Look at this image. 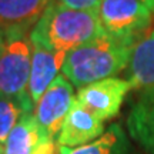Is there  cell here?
I'll use <instances>...</instances> for the list:
<instances>
[{
    "label": "cell",
    "mask_w": 154,
    "mask_h": 154,
    "mask_svg": "<svg viewBox=\"0 0 154 154\" xmlns=\"http://www.w3.org/2000/svg\"><path fill=\"white\" fill-rule=\"evenodd\" d=\"M134 46L136 42L104 33L67 53L61 74L77 88L116 77L128 67Z\"/></svg>",
    "instance_id": "cell-1"
},
{
    "label": "cell",
    "mask_w": 154,
    "mask_h": 154,
    "mask_svg": "<svg viewBox=\"0 0 154 154\" xmlns=\"http://www.w3.org/2000/svg\"><path fill=\"white\" fill-rule=\"evenodd\" d=\"M104 33L97 10H77L53 0L30 32V40L67 54Z\"/></svg>",
    "instance_id": "cell-2"
},
{
    "label": "cell",
    "mask_w": 154,
    "mask_h": 154,
    "mask_svg": "<svg viewBox=\"0 0 154 154\" xmlns=\"http://www.w3.org/2000/svg\"><path fill=\"white\" fill-rule=\"evenodd\" d=\"M33 44L30 34L0 38V94L26 97L32 69Z\"/></svg>",
    "instance_id": "cell-3"
},
{
    "label": "cell",
    "mask_w": 154,
    "mask_h": 154,
    "mask_svg": "<svg viewBox=\"0 0 154 154\" xmlns=\"http://www.w3.org/2000/svg\"><path fill=\"white\" fill-rule=\"evenodd\" d=\"M97 13L109 36L136 43L153 20V11L141 0H100Z\"/></svg>",
    "instance_id": "cell-4"
},
{
    "label": "cell",
    "mask_w": 154,
    "mask_h": 154,
    "mask_svg": "<svg viewBox=\"0 0 154 154\" xmlns=\"http://www.w3.org/2000/svg\"><path fill=\"white\" fill-rule=\"evenodd\" d=\"M74 103V86L63 74H60L34 104V117L50 138H57Z\"/></svg>",
    "instance_id": "cell-5"
},
{
    "label": "cell",
    "mask_w": 154,
    "mask_h": 154,
    "mask_svg": "<svg viewBox=\"0 0 154 154\" xmlns=\"http://www.w3.org/2000/svg\"><path fill=\"white\" fill-rule=\"evenodd\" d=\"M130 90L133 88L127 79L109 77L79 88L76 101L101 121H109L119 114Z\"/></svg>",
    "instance_id": "cell-6"
},
{
    "label": "cell",
    "mask_w": 154,
    "mask_h": 154,
    "mask_svg": "<svg viewBox=\"0 0 154 154\" xmlns=\"http://www.w3.org/2000/svg\"><path fill=\"white\" fill-rule=\"evenodd\" d=\"M57 150V141L43 131L33 111L23 116L3 143V154H54Z\"/></svg>",
    "instance_id": "cell-7"
},
{
    "label": "cell",
    "mask_w": 154,
    "mask_h": 154,
    "mask_svg": "<svg viewBox=\"0 0 154 154\" xmlns=\"http://www.w3.org/2000/svg\"><path fill=\"white\" fill-rule=\"evenodd\" d=\"M53 0H0V38L30 34Z\"/></svg>",
    "instance_id": "cell-8"
},
{
    "label": "cell",
    "mask_w": 154,
    "mask_h": 154,
    "mask_svg": "<svg viewBox=\"0 0 154 154\" xmlns=\"http://www.w3.org/2000/svg\"><path fill=\"white\" fill-rule=\"evenodd\" d=\"M104 131V121L76 101L63 123L56 141L59 147L74 149L93 143L100 136H103Z\"/></svg>",
    "instance_id": "cell-9"
},
{
    "label": "cell",
    "mask_w": 154,
    "mask_h": 154,
    "mask_svg": "<svg viewBox=\"0 0 154 154\" xmlns=\"http://www.w3.org/2000/svg\"><path fill=\"white\" fill-rule=\"evenodd\" d=\"M128 137L146 154H154V87L140 91L126 120Z\"/></svg>",
    "instance_id": "cell-10"
},
{
    "label": "cell",
    "mask_w": 154,
    "mask_h": 154,
    "mask_svg": "<svg viewBox=\"0 0 154 154\" xmlns=\"http://www.w3.org/2000/svg\"><path fill=\"white\" fill-rule=\"evenodd\" d=\"M32 69L29 79V96L34 104L37 103L49 86L61 74V69L66 60V53L53 51L42 44L33 43Z\"/></svg>",
    "instance_id": "cell-11"
},
{
    "label": "cell",
    "mask_w": 154,
    "mask_h": 154,
    "mask_svg": "<svg viewBox=\"0 0 154 154\" xmlns=\"http://www.w3.org/2000/svg\"><path fill=\"white\" fill-rule=\"evenodd\" d=\"M126 70L131 88L143 91L154 87V30L136 43Z\"/></svg>",
    "instance_id": "cell-12"
},
{
    "label": "cell",
    "mask_w": 154,
    "mask_h": 154,
    "mask_svg": "<svg viewBox=\"0 0 154 154\" xmlns=\"http://www.w3.org/2000/svg\"><path fill=\"white\" fill-rule=\"evenodd\" d=\"M59 150L60 154H130V143L124 130L114 123L93 143L74 149L59 147Z\"/></svg>",
    "instance_id": "cell-13"
},
{
    "label": "cell",
    "mask_w": 154,
    "mask_h": 154,
    "mask_svg": "<svg viewBox=\"0 0 154 154\" xmlns=\"http://www.w3.org/2000/svg\"><path fill=\"white\" fill-rule=\"evenodd\" d=\"M34 110V103L30 96L14 97L0 94V144L7 140L11 130L16 127L24 114Z\"/></svg>",
    "instance_id": "cell-14"
},
{
    "label": "cell",
    "mask_w": 154,
    "mask_h": 154,
    "mask_svg": "<svg viewBox=\"0 0 154 154\" xmlns=\"http://www.w3.org/2000/svg\"><path fill=\"white\" fill-rule=\"evenodd\" d=\"M61 5L77 10H97L100 0H56Z\"/></svg>",
    "instance_id": "cell-15"
},
{
    "label": "cell",
    "mask_w": 154,
    "mask_h": 154,
    "mask_svg": "<svg viewBox=\"0 0 154 154\" xmlns=\"http://www.w3.org/2000/svg\"><path fill=\"white\" fill-rule=\"evenodd\" d=\"M141 2H143L144 5L147 6L150 10H151V11L154 13V0H141Z\"/></svg>",
    "instance_id": "cell-16"
},
{
    "label": "cell",
    "mask_w": 154,
    "mask_h": 154,
    "mask_svg": "<svg viewBox=\"0 0 154 154\" xmlns=\"http://www.w3.org/2000/svg\"><path fill=\"white\" fill-rule=\"evenodd\" d=\"M0 154H3V144H0Z\"/></svg>",
    "instance_id": "cell-17"
},
{
    "label": "cell",
    "mask_w": 154,
    "mask_h": 154,
    "mask_svg": "<svg viewBox=\"0 0 154 154\" xmlns=\"http://www.w3.org/2000/svg\"><path fill=\"white\" fill-rule=\"evenodd\" d=\"M54 154H60V150H57V151H56Z\"/></svg>",
    "instance_id": "cell-18"
}]
</instances>
